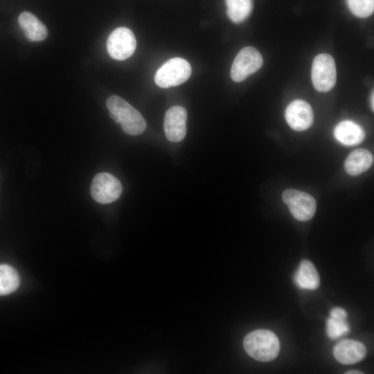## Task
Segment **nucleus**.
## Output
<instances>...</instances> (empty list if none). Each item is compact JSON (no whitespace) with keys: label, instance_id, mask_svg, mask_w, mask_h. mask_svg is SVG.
Returning <instances> with one entry per match:
<instances>
[{"label":"nucleus","instance_id":"nucleus-1","mask_svg":"<svg viewBox=\"0 0 374 374\" xmlns=\"http://www.w3.org/2000/svg\"><path fill=\"white\" fill-rule=\"evenodd\" d=\"M110 117L121 124L123 131L129 135H139L146 128V122L135 108L118 96H111L106 102Z\"/></svg>","mask_w":374,"mask_h":374},{"label":"nucleus","instance_id":"nucleus-2","mask_svg":"<svg viewBox=\"0 0 374 374\" xmlns=\"http://www.w3.org/2000/svg\"><path fill=\"white\" fill-rule=\"evenodd\" d=\"M243 346L250 357L260 362L274 359L280 350L278 337L271 330L265 329L248 333L244 339Z\"/></svg>","mask_w":374,"mask_h":374},{"label":"nucleus","instance_id":"nucleus-3","mask_svg":"<svg viewBox=\"0 0 374 374\" xmlns=\"http://www.w3.org/2000/svg\"><path fill=\"white\" fill-rule=\"evenodd\" d=\"M191 74L188 62L181 57L166 61L157 71L154 82L161 88H169L186 82Z\"/></svg>","mask_w":374,"mask_h":374},{"label":"nucleus","instance_id":"nucleus-4","mask_svg":"<svg viewBox=\"0 0 374 374\" xmlns=\"http://www.w3.org/2000/svg\"><path fill=\"white\" fill-rule=\"evenodd\" d=\"M311 78L314 87L320 92L331 90L337 80V69L334 58L329 54L317 55L313 62Z\"/></svg>","mask_w":374,"mask_h":374},{"label":"nucleus","instance_id":"nucleus-5","mask_svg":"<svg viewBox=\"0 0 374 374\" xmlns=\"http://www.w3.org/2000/svg\"><path fill=\"white\" fill-rule=\"evenodd\" d=\"M262 64V57L256 48L244 47L238 52L232 64L231 78L234 82H242L259 70Z\"/></svg>","mask_w":374,"mask_h":374},{"label":"nucleus","instance_id":"nucleus-6","mask_svg":"<svg viewBox=\"0 0 374 374\" xmlns=\"http://www.w3.org/2000/svg\"><path fill=\"white\" fill-rule=\"evenodd\" d=\"M282 199L292 216L299 221L310 220L316 212V201L306 193L295 189H287L283 193Z\"/></svg>","mask_w":374,"mask_h":374},{"label":"nucleus","instance_id":"nucleus-7","mask_svg":"<svg viewBox=\"0 0 374 374\" xmlns=\"http://www.w3.org/2000/svg\"><path fill=\"white\" fill-rule=\"evenodd\" d=\"M90 192L96 202L103 204H110L121 196L122 186L116 177L107 172H100L93 177Z\"/></svg>","mask_w":374,"mask_h":374},{"label":"nucleus","instance_id":"nucleus-8","mask_svg":"<svg viewBox=\"0 0 374 374\" xmlns=\"http://www.w3.org/2000/svg\"><path fill=\"white\" fill-rule=\"evenodd\" d=\"M136 40L133 32L127 27L114 29L109 35L107 49L109 55L114 60H124L134 52Z\"/></svg>","mask_w":374,"mask_h":374},{"label":"nucleus","instance_id":"nucleus-9","mask_svg":"<svg viewBox=\"0 0 374 374\" xmlns=\"http://www.w3.org/2000/svg\"><path fill=\"white\" fill-rule=\"evenodd\" d=\"M187 112L179 105L169 108L165 114L163 128L167 139L174 143L181 141L186 134Z\"/></svg>","mask_w":374,"mask_h":374},{"label":"nucleus","instance_id":"nucleus-10","mask_svg":"<svg viewBox=\"0 0 374 374\" xmlns=\"http://www.w3.org/2000/svg\"><path fill=\"white\" fill-rule=\"evenodd\" d=\"M287 123L296 131H304L313 123L314 115L311 106L300 99L291 102L285 112Z\"/></svg>","mask_w":374,"mask_h":374},{"label":"nucleus","instance_id":"nucleus-11","mask_svg":"<svg viewBox=\"0 0 374 374\" xmlns=\"http://www.w3.org/2000/svg\"><path fill=\"white\" fill-rule=\"evenodd\" d=\"M366 354L364 345L356 340L344 339L333 349L335 358L343 364H353L362 360Z\"/></svg>","mask_w":374,"mask_h":374},{"label":"nucleus","instance_id":"nucleus-12","mask_svg":"<svg viewBox=\"0 0 374 374\" xmlns=\"http://www.w3.org/2000/svg\"><path fill=\"white\" fill-rule=\"evenodd\" d=\"M334 135L340 143L346 145H357L365 138L362 127L352 121L340 122L335 128Z\"/></svg>","mask_w":374,"mask_h":374},{"label":"nucleus","instance_id":"nucleus-13","mask_svg":"<svg viewBox=\"0 0 374 374\" xmlns=\"http://www.w3.org/2000/svg\"><path fill=\"white\" fill-rule=\"evenodd\" d=\"M18 22L28 39L39 42L47 37L48 30L46 26L33 13L21 12L18 17Z\"/></svg>","mask_w":374,"mask_h":374},{"label":"nucleus","instance_id":"nucleus-14","mask_svg":"<svg viewBox=\"0 0 374 374\" xmlns=\"http://www.w3.org/2000/svg\"><path fill=\"white\" fill-rule=\"evenodd\" d=\"M373 162V154L366 149L359 148L348 154L344 162V168L348 174L357 176L369 169Z\"/></svg>","mask_w":374,"mask_h":374},{"label":"nucleus","instance_id":"nucleus-15","mask_svg":"<svg viewBox=\"0 0 374 374\" xmlns=\"http://www.w3.org/2000/svg\"><path fill=\"white\" fill-rule=\"evenodd\" d=\"M294 279L298 287L304 290H316L320 284L319 275L316 268L308 260L301 261Z\"/></svg>","mask_w":374,"mask_h":374},{"label":"nucleus","instance_id":"nucleus-16","mask_svg":"<svg viewBox=\"0 0 374 374\" xmlns=\"http://www.w3.org/2000/svg\"><path fill=\"white\" fill-rule=\"evenodd\" d=\"M225 4L229 18L236 24L246 20L253 8V0H225Z\"/></svg>","mask_w":374,"mask_h":374},{"label":"nucleus","instance_id":"nucleus-17","mask_svg":"<svg viewBox=\"0 0 374 374\" xmlns=\"http://www.w3.org/2000/svg\"><path fill=\"white\" fill-rule=\"evenodd\" d=\"M19 283L20 279L17 271L8 265L0 264V296L15 292Z\"/></svg>","mask_w":374,"mask_h":374},{"label":"nucleus","instance_id":"nucleus-18","mask_svg":"<svg viewBox=\"0 0 374 374\" xmlns=\"http://www.w3.org/2000/svg\"><path fill=\"white\" fill-rule=\"evenodd\" d=\"M350 331L346 319L330 317L326 321V332L329 338L336 339Z\"/></svg>","mask_w":374,"mask_h":374},{"label":"nucleus","instance_id":"nucleus-19","mask_svg":"<svg viewBox=\"0 0 374 374\" xmlns=\"http://www.w3.org/2000/svg\"><path fill=\"white\" fill-rule=\"evenodd\" d=\"M350 12L356 17L365 18L374 11V0H346Z\"/></svg>","mask_w":374,"mask_h":374},{"label":"nucleus","instance_id":"nucleus-20","mask_svg":"<svg viewBox=\"0 0 374 374\" xmlns=\"http://www.w3.org/2000/svg\"><path fill=\"white\" fill-rule=\"evenodd\" d=\"M330 317L339 319H346L347 313L346 310L339 307H335L330 311Z\"/></svg>","mask_w":374,"mask_h":374},{"label":"nucleus","instance_id":"nucleus-21","mask_svg":"<svg viewBox=\"0 0 374 374\" xmlns=\"http://www.w3.org/2000/svg\"><path fill=\"white\" fill-rule=\"evenodd\" d=\"M373 91L372 92L371 95V109H372V111H373V108H374V103H373V98H374V96H373Z\"/></svg>","mask_w":374,"mask_h":374},{"label":"nucleus","instance_id":"nucleus-22","mask_svg":"<svg viewBox=\"0 0 374 374\" xmlns=\"http://www.w3.org/2000/svg\"><path fill=\"white\" fill-rule=\"evenodd\" d=\"M346 373L347 374H359V373H363L361 371H349L348 372H346Z\"/></svg>","mask_w":374,"mask_h":374}]
</instances>
